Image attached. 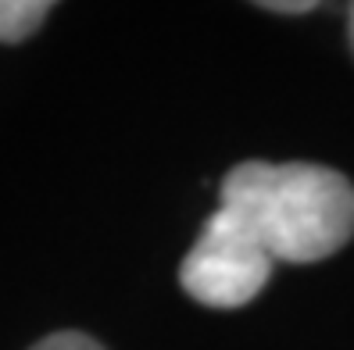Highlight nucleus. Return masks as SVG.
<instances>
[{
    "label": "nucleus",
    "mask_w": 354,
    "mask_h": 350,
    "mask_svg": "<svg viewBox=\"0 0 354 350\" xmlns=\"http://www.w3.org/2000/svg\"><path fill=\"white\" fill-rule=\"evenodd\" d=\"M218 197L251 225L272 261L315 264L354 236V186L322 164L240 161L225 172Z\"/></svg>",
    "instance_id": "f257e3e1"
},
{
    "label": "nucleus",
    "mask_w": 354,
    "mask_h": 350,
    "mask_svg": "<svg viewBox=\"0 0 354 350\" xmlns=\"http://www.w3.org/2000/svg\"><path fill=\"white\" fill-rule=\"evenodd\" d=\"M272 254L236 211L218 204L179 264V282L204 307H243L272 275Z\"/></svg>",
    "instance_id": "f03ea898"
},
{
    "label": "nucleus",
    "mask_w": 354,
    "mask_h": 350,
    "mask_svg": "<svg viewBox=\"0 0 354 350\" xmlns=\"http://www.w3.org/2000/svg\"><path fill=\"white\" fill-rule=\"evenodd\" d=\"M54 11L50 0H0V43H22Z\"/></svg>",
    "instance_id": "7ed1b4c3"
},
{
    "label": "nucleus",
    "mask_w": 354,
    "mask_h": 350,
    "mask_svg": "<svg viewBox=\"0 0 354 350\" xmlns=\"http://www.w3.org/2000/svg\"><path fill=\"white\" fill-rule=\"evenodd\" d=\"M29 350H104L93 336L75 333V329H57V333L44 336L39 343H32Z\"/></svg>",
    "instance_id": "20e7f679"
},
{
    "label": "nucleus",
    "mask_w": 354,
    "mask_h": 350,
    "mask_svg": "<svg viewBox=\"0 0 354 350\" xmlns=\"http://www.w3.org/2000/svg\"><path fill=\"white\" fill-rule=\"evenodd\" d=\"M261 8H265V11H286V14H301V11H311L315 4H311V0H301V4H276V0H265Z\"/></svg>",
    "instance_id": "39448f33"
},
{
    "label": "nucleus",
    "mask_w": 354,
    "mask_h": 350,
    "mask_svg": "<svg viewBox=\"0 0 354 350\" xmlns=\"http://www.w3.org/2000/svg\"><path fill=\"white\" fill-rule=\"evenodd\" d=\"M347 39H351V50H354V8H351V18H347Z\"/></svg>",
    "instance_id": "423d86ee"
}]
</instances>
